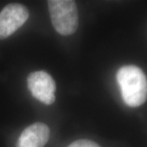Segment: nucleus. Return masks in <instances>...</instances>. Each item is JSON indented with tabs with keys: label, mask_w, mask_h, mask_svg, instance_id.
Returning a JSON list of instances; mask_svg holds the SVG:
<instances>
[{
	"label": "nucleus",
	"mask_w": 147,
	"mask_h": 147,
	"mask_svg": "<svg viewBox=\"0 0 147 147\" xmlns=\"http://www.w3.org/2000/svg\"><path fill=\"white\" fill-rule=\"evenodd\" d=\"M122 98L130 107H138L147 100V79L146 74L136 65L121 67L116 74Z\"/></svg>",
	"instance_id": "1"
},
{
	"label": "nucleus",
	"mask_w": 147,
	"mask_h": 147,
	"mask_svg": "<svg viewBox=\"0 0 147 147\" xmlns=\"http://www.w3.org/2000/svg\"><path fill=\"white\" fill-rule=\"evenodd\" d=\"M47 3L53 26L57 33L67 36L76 31L79 26V15L74 1L50 0Z\"/></svg>",
	"instance_id": "2"
},
{
	"label": "nucleus",
	"mask_w": 147,
	"mask_h": 147,
	"mask_svg": "<svg viewBox=\"0 0 147 147\" xmlns=\"http://www.w3.org/2000/svg\"><path fill=\"white\" fill-rule=\"evenodd\" d=\"M29 18V11L21 3H9L0 12V39H5L21 28Z\"/></svg>",
	"instance_id": "3"
},
{
	"label": "nucleus",
	"mask_w": 147,
	"mask_h": 147,
	"mask_svg": "<svg viewBox=\"0 0 147 147\" xmlns=\"http://www.w3.org/2000/svg\"><path fill=\"white\" fill-rule=\"evenodd\" d=\"M28 88L37 100L45 105L55 101L56 84L53 77L45 71H35L27 78Z\"/></svg>",
	"instance_id": "4"
},
{
	"label": "nucleus",
	"mask_w": 147,
	"mask_h": 147,
	"mask_svg": "<svg viewBox=\"0 0 147 147\" xmlns=\"http://www.w3.org/2000/svg\"><path fill=\"white\" fill-rule=\"evenodd\" d=\"M49 127L43 123H34L21 132L16 147H43L49 139Z\"/></svg>",
	"instance_id": "5"
},
{
	"label": "nucleus",
	"mask_w": 147,
	"mask_h": 147,
	"mask_svg": "<svg viewBox=\"0 0 147 147\" xmlns=\"http://www.w3.org/2000/svg\"><path fill=\"white\" fill-rule=\"evenodd\" d=\"M68 147H100L96 142L90 140H78L72 142Z\"/></svg>",
	"instance_id": "6"
}]
</instances>
